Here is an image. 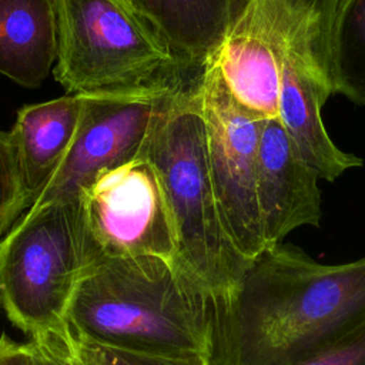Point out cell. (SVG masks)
<instances>
[{
	"mask_svg": "<svg viewBox=\"0 0 365 365\" xmlns=\"http://www.w3.org/2000/svg\"><path fill=\"white\" fill-rule=\"evenodd\" d=\"M365 327V258L322 264L278 242L212 297L211 365H298Z\"/></svg>",
	"mask_w": 365,
	"mask_h": 365,
	"instance_id": "1",
	"label": "cell"
},
{
	"mask_svg": "<svg viewBox=\"0 0 365 365\" xmlns=\"http://www.w3.org/2000/svg\"><path fill=\"white\" fill-rule=\"evenodd\" d=\"M66 321L73 335L98 345L208 356L212 295L178 258H103L80 279Z\"/></svg>",
	"mask_w": 365,
	"mask_h": 365,
	"instance_id": "2",
	"label": "cell"
},
{
	"mask_svg": "<svg viewBox=\"0 0 365 365\" xmlns=\"http://www.w3.org/2000/svg\"><path fill=\"white\" fill-rule=\"evenodd\" d=\"M198 81L185 83L163 113L145 151L171 212L177 258L211 292H228L250 265L225 232L211 184Z\"/></svg>",
	"mask_w": 365,
	"mask_h": 365,
	"instance_id": "3",
	"label": "cell"
},
{
	"mask_svg": "<svg viewBox=\"0 0 365 365\" xmlns=\"http://www.w3.org/2000/svg\"><path fill=\"white\" fill-rule=\"evenodd\" d=\"M97 261L78 198L27 208L0 241V302L9 321L29 336L67 328L74 291Z\"/></svg>",
	"mask_w": 365,
	"mask_h": 365,
	"instance_id": "4",
	"label": "cell"
},
{
	"mask_svg": "<svg viewBox=\"0 0 365 365\" xmlns=\"http://www.w3.org/2000/svg\"><path fill=\"white\" fill-rule=\"evenodd\" d=\"M338 3L227 0L225 36L212 58L234 100L261 117H278L279 67L287 53L331 81V37Z\"/></svg>",
	"mask_w": 365,
	"mask_h": 365,
	"instance_id": "5",
	"label": "cell"
},
{
	"mask_svg": "<svg viewBox=\"0 0 365 365\" xmlns=\"http://www.w3.org/2000/svg\"><path fill=\"white\" fill-rule=\"evenodd\" d=\"M54 78L67 94L150 88L184 71L164 41L117 0H56Z\"/></svg>",
	"mask_w": 365,
	"mask_h": 365,
	"instance_id": "6",
	"label": "cell"
},
{
	"mask_svg": "<svg viewBox=\"0 0 365 365\" xmlns=\"http://www.w3.org/2000/svg\"><path fill=\"white\" fill-rule=\"evenodd\" d=\"M212 190L227 235L252 259L265 250L257 197V160L265 117L241 107L214 58L198 81Z\"/></svg>",
	"mask_w": 365,
	"mask_h": 365,
	"instance_id": "7",
	"label": "cell"
},
{
	"mask_svg": "<svg viewBox=\"0 0 365 365\" xmlns=\"http://www.w3.org/2000/svg\"><path fill=\"white\" fill-rule=\"evenodd\" d=\"M177 77L150 88L84 94L74 140L61 164L31 205L77 200L103 171L145 155L150 138L174 94L188 81Z\"/></svg>",
	"mask_w": 365,
	"mask_h": 365,
	"instance_id": "8",
	"label": "cell"
},
{
	"mask_svg": "<svg viewBox=\"0 0 365 365\" xmlns=\"http://www.w3.org/2000/svg\"><path fill=\"white\" fill-rule=\"evenodd\" d=\"M78 210L98 259L138 255L177 258L165 192L147 155L98 174L78 192Z\"/></svg>",
	"mask_w": 365,
	"mask_h": 365,
	"instance_id": "9",
	"label": "cell"
},
{
	"mask_svg": "<svg viewBox=\"0 0 365 365\" xmlns=\"http://www.w3.org/2000/svg\"><path fill=\"white\" fill-rule=\"evenodd\" d=\"M318 173L304 160L278 117H268L259 137L257 197L265 248L302 225L319 227Z\"/></svg>",
	"mask_w": 365,
	"mask_h": 365,
	"instance_id": "10",
	"label": "cell"
},
{
	"mask_svg": "<svg viewBox=\"0 0 365 365\" xmlns=\"http://www.w3.org/2000/svg\"><path fill=\"white\" fill-rule=\"evenodd\" d=\"M334 88L307 61L289 53L282 56L278 80V118L304 160L319 178L335 181L364 161L339 150L328 135L321 110Z\"/></svg>",
	"mask_w": 365,
	"mask_h": 365,
	"instance_id": "11",
	"label": "cell"
},
{
	"mask_svg": "<svg viewBox=\"0 0 365 365\" xmlns=\"http://www.w3.org/2000/svg\"><path fill=\"white\" fill-rule=\"evenodd\" d=\"M84 94H66L23 106L9 131L16 148L29 208L61 164L77 133Z\"/></svg>",
	"mask_w": 365,
	"mask_h": 365,
	"instance_id": "12",
	"label": "cell"
},
{
	"mask_svg": "<svg viewBox=\"0 0 365 365\" xmlns=\"http://www.w3.org/2000/svg\"><path fill=\"white\" fill-rule=\"evenodd\" d=\"M58 53L56 0H0V74L36 88Z\"/></svg>",
	"mask_w": 365,
	"mask_h": 365,
	"instance_id": "13",
	"label": "cell"
},
{
	"mask_svg": "<svg viewBox=\"0 0 365 365\" xmlns=\"http://www.w3.org/2000/svg\"><path fill=\"white\" fill-rule=\"evenodd\" d=\"M331 83L355 104L365 106V0H339L331 37Z\"/></svg>",
	"mask_w": 365,
	"mask_h": 365,
	"instance_id": "14",
	"label": "cell"
},
{
	"mask_svg": "<svg viewBox=\"0 0 365 365\" xmlns=\"http://www.w3.org/2000/svg\"><path fill=\"white\" fill-rule=\"evenodd\" d=\"M27 208L16 148L10 134L0 131V241Z\"/></svg>",
	"mask_w": 365,
	"mask_h": 365,
	"instance_id": "15",
	"label": "cell"
},
{
	"mask_svg": "<svg viewBox=\"0 0 365 365\" xmlns=\"http://www.w3.org/2000/svg\"><path fill=\"white\" fill-rule=\"evenodd\" d=\"M71 344L81 365H211L205 355H148L98 345L73 334Z\"/></svg>",
	"mask_w": 365,
	"mask_h": 365,
	"instance_id": "16",
	"label": "cell"
},
{
	"mask_svg": "<svg viewBox=\"0 0 365 365\" xmlns=\"http://www.w3.org/2000/svg\"><path fill=\"white\" fill-rule=\"evenodd\" d=\"M29 342L37 365H81L73 349L68 327L30 336Z\"/></svg>",
	"mask_w": 365,
	"mask_h": 365,
	"instance_id": "17",
	"label": "cell"
},
{
	"mask_svg": "<svg viewBox=\"0 0 365 365\" xmlns=\"http://www.w3.org/2000/svg\"><path fill=\"white\" fill-rule=\"evenodd\" d=\"M298 365H365V327L341 344Z\"/></svg>",
	"mask_w": 365,
	"mask_h": 365,
	"instance_id": "18",
	"label": "cell"
},
{
	"mask_svg": "<svg viewBox=\"0 0 365 365\" xmlns=\"http://www.w3.org/2000/svg\"><path fill=\"white\" fill-rule=\"evenodd\" d=\"M0 365H37L30 342H17L7 334H1Z\"/></svg>",
	"mask_w": 365,
	"mask_h": 365,
	"instance_id": "19",
	"label": "cell"
},
{
	"mask_svg": "<svg viewBox=\"0 0 365 365\" xmlns=\"http://www.w3.org/2000/svg\"><path fill=\"white\" fill-rule=\"evenodd\" d=\"M128 4L131 10L160 37L164 17V0H128Z\"/></svg>",
	"mask_w": 365,
	"mask_h": 365,
	"instance_id": "20",
	"label": "cell"
},
{
	"mask_svg": "<svg viewBox=\"0 0 365 365\" xmlns=\"http://www.w3.org/2000/svg\"><path fill=\"white\" fill-rule=\"evenodd\" d=\"M117 1H120V3H121V4H124V6H125V7H128V9H131V7H130V4H128V0H117Z\"/></svg>",
	"mask_w": 365,
	"mask_h": 365,
	"instance_id": "21",
	"label": "cell"
}]
</instances>
